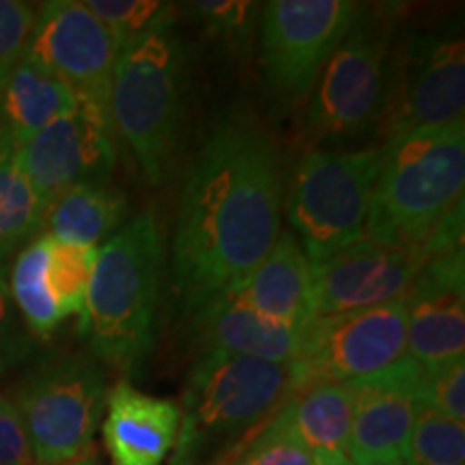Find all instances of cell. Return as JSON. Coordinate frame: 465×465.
Masks as SVG:
<instances>
[{"label":"cell","instance_id":"3957f363","mask_svg":"<svg viewBox=\"0 0 465 465\" xmlns=\"http://www.w3.org/2000/svg\"><path fill=\"white\" fill-rule=\"evenodd\" d=\"M364 235L392 248H422L463 209L465 119L383 143Z\"/></svg>","mask_w":465,"mask_h":465},{"label":"cell","instance_id":"2e32d148","mask_svg":"<svg viewBox=\"0 0 465 465\" xmlns=\"http://www.w3.org/2000/svg\"><path fill=\"white\" fill-rule=\"evenodd\" d=\"M407 356L422 369L465 358L463 248L435 254L424 263L403 298Z\"/></svg>","mask_w":465,"mask_h":465},{"label":"cell","instance_id":"f546056e","mask_svg":"<svg viewBox=\"0 0 465 465\" xmlns=\"http://www.w3.org/2000/svg\"><path fill=\"white\" fill-rule=\"evenodd\" d=\"M422 405L450 420H465V358L424 369Z\"/></svg>","mask_w":465,"mask_h":465},{"label":"cell","instance_id":"4dcf8cb0","mask_svg":"<svg viewBox=\"0 0 465 465\" xmlns=\"http://www.w3.org/2000/svg\"><path fill=\"white\" fill-rule=\"evenodd\" d=\"M37 11L20 0H0V91L22 56L35 28Z\"/></svg>","mask_w":465,"mask_h":465},{"label":"cell","instance_id":"ffe728a7","mask_svg":"<svg viewBox=\"0 0 465 465\" xmlns=\"http://www.w3.org/2000/svg\"><path fill=\"white\" fill-rule=\"evenodd\" d=\"M351 383H312L295 391L274 420L315 459H349Z\"/></svg>","mask_w":465,"mask_h":465},{"label":"cell","instance_id":"7a4b0ae2","mask_svg":"<svg viewBox=\"0 0 465 465\" xmlns=\"http://www.w3.org/2000/svg\"><path fill=\"white\" fill-rule=\"evenodd\" d=\"M164 237L153 209L125 223L97 252L83 334L93 353L121 373H136L153 351Z\"/></svg>","mask_w":465,"mask_h":465},{"label":"cell","instance_id":"277c9868","mask_svg":"<svg viewBox=\"0 0 465 465\" xmlns=\"http://www.w3.org/2000/svg\"><path fill=\"white\" fill-rule=\"evenodd\" d=\"M185 91V52L173 31L171 15L119 50L110 89V119L151 185H160L173 168Z\"/></svg>","mask_w":465,"mask_h":465},{"label":"cell","instance_id":"5bb4252c","mask_svg":"<svg viewBox=\"0 0 465 465\" xmlns=\"http://www.w3.org/2000/svg\"><path fill=\"white\" fill-rule=\"evenodd\" d=\"M429 257L422 248H392L360 237L312 265L315 317L403 300Z\"/></svg>","mask_w":465,"mask_h":465},{"label":"cell","instance_id":"7c38bea8","mask_svg":"<svg viewBox=\"0 0 465 465\" xmlns=\"http://www.w3.org/2000/svg\"><path fill=\"white\" fill-rule=\"evenodd\" d=\"M26 54L56 74L80 104L110 119V89L119 45L106 26L78 0L42 5Z\"/></svg>","mask_w":465,"mask_h":465},{"label":"cell","instance_id":"8d00e7d4","mask_svg":"<svg viewBox=\"0 0 465 465\" xmlns=\"http://www.w3.org/2000/svg\"><path fill=\"white\" fill-rule=\"evenodd\" d=\"M7 138H9L7 132H5L3 125H0V143H5V141H7Z\"/></svg>","mask_w":465,"mask_h":465},{"label":"cell","instance_id":"5b68a950","mask_svg":"<svg viewBox=\"0 0 465 465\" xmlns=\"http://www.w3.org/2000/svg\"><path fill=\"white\" fill-rule=\"evenodd\" d=\"M293 392L291 364L203 351L185 380L171 465H196L224 441L257 431Z\"/></svg>","mask_w":465,"mask_h":465},{"label":"cell","instance_id":"4fadbf2b","mask_svg":"<svg viewBox=\"0 0 465 465\" xmlns=\"http://www.w3.org/2000/svg\"><path fill=\"white\" fill-rule=\"evenodd\" d=\"M45 212L74 185L106 182L114 168L113 125L78 102L15 149Z\"/></svg>","mask_w":465,"mask_h":465},{"label":"cell","instance_id":"f1b7e54d","mask_svg":"<svg viewBox=\"0 0 465 465\" xmlns=\"http://www.w3.org/2000/svg\"><path fill=\"white\" fill-rule=\"evenodd\" d=\"M317 459L274 420L257 429L235 449V455L218 465H315Z\"/></svg>","mask_w":465,"mask_h":465},{"label":"cell","instance_id":"836d02e7","mask_svg":"<svg viewBox=\"0 0 465 465\" xmlns=\"http://www.w3.org/2000/svg\"><path fill=\"white\" fill-rule=\"evenodd\" d=\"M58 465H102V463H100V459H97V450H91L89 455L78 457V459H72V461L58 463Z\"/></svg>","mask_w":465,"mask_h":465},{"label":"cell","instance_id":"ac0fdd59","mask_svg":"<svg viewBox=\"0 0 465 465\" xmlns=\"http://www.w3.org/2000/svg\"><path fill=\"white\" fill-rule=\"evenodd\" d=\"M224 295L295 330L315 319L312 265L291 232H281L257 270Z\"/></svg>","mask_w":465,"mask_h":465},{"label":"cell","instance_id":"1f68e13d","mask_svg":"<svg viewBox=\"0 0 465 465\" xmlns=\"http://www.w3.org/2000/svg\"><path fill=\"white\" fill-rule=\"evenodd\" d=\"M0 465H37L14 401L0 394Z\"/></svg>","mask_w":465,"mask_h":465},{"label":"cell","instance_id":"7402d4cb","mask_svg":"<svg viewBox=\"0 0 465 465\" xmlns=\"http://www.w3.org/2000/svg\"><path fill=\"white\" fill-rule=\"evenodd\" d=\"M127 199L106 182L80 183L67 190L45 212L50 237L75 246H93L127 223Z\"/></svg>","mask_w":465,"mask_h":465},{"label":"cell","instance_id":"9a60e30c","mask_svg":"<svg viewBox=\"0 0 465 465\" xmlns=\"http://www.w3.org/2000/svg\"><path fill=\"white\" fill-rule=\"evenodd\" d=\"M422 381L424 369L410 356L380 373L349 381L353 391L349 461L362 465L403 459L422 407Z\"/></svg>","mask_w":465,"mask_h":465},{"label":"cell","instance_id":"8992f818","mask_svg":"<svg viewBox=\"0 0 465 465\" xmlns=\"http://www.w3.org/2000/svg\"><path fill=\"white\" fill-rule=\"evenodd\" d=\"M383 149H317L293 177L287 216L311 263L364 237Z\"/></svg>","mask_w":465,"mask_h":465},{"label":"cell","instance_id":"9c48e42d","mask_svg":"<svg viewBox=\"0 0 465 465\" xmlns=\"http://www.w3.org/2000/svg\"><path fill=\"white\" fill-rule=\"evenodd\" d=\"M360 9L351 0H272L261 9V72L281 106L308 100Z\"/></svg>","mask_w":465,"mask_h":465},{"label":"cell","instance_id":"484cf974","mask_svg":"<svg viewBox=\"0 0 465 465\" xmlns=\"http://www.w3.org/2000/svg\"><path fill=\"white\" fill-rule=\"evenodd\" d=\"M401 461L403 465H465L463 422L422 405Z\"/></svg>","mask_w":465,"mask_h":465},{"label":"cell","instance_id":"d590c367","mask_svg":"<svg viewBox=\"0 0 465 465\" xmlns=\"http://www.w3.org/2000/svg\"><path fill=\"white\" fill-rule=\"evenodd\" d=\"M349 465H358V463H349ZM362 465H403L401 459H394V461H377V463H362Z\"/></svg>","mask_w":465,"mask_h":465},{"label":"cell","instance_id":"6da1fadb","mask_svg":"<svg viewBox=\"0 0 465 465\" xmlns=\"http://www.w3.org/2000/svg\"><path fill=\"white\" fill-rule=\"evenodd\" d=\"M282 226L276 144L243 114L218 121L190 168L173 242V284L190 308L257 270Z\"/></svg>","mask_w":465,"mask_h":465},{"label":"cell","instance_id":"d6a6232c","mask_svg":"<svg viewBox=\"0 0 465 465\" xmlns=\"http://www.w3.org/2000/svg\"><path fill=\"white\" fill-rule=\"evenodd\" d=\"M11 319V295H9V284L5 281L3 267H0V339L7 332V325Z\"/></svg>","mask_w":465,"mask_h":465},{"label":"cell","instance_id":"30bf717a","mask_svg":"<svg viewBox=\"0 0 465 465\" xmlns=\"http://www.w3.org/2000/svg\"><path fill=\"white\" fill-rule=\"evenodd\" d=\"M407 356L403 300L360 311L322 315L302 328L298 358L291 362L295 391L312 383L369 377Z\"/></svg>","mask_w":465,"mask_h":465},{"label":"cell","instance_id":"603a6c76","mask_svg":"<svg viewBox=\"0 0 465 465\" xmlns=\"http://www.w3.org/2000/svg\"><path fill=\"white\" fill-rule=\"evenodd\" d=\"M44 220L45 209L7 138L0 143V252L42 231Z\"/></svg>","mask_w":465,"mask_h":465},{"label":"cell","instance_id":"e0dca14e","mask_svg":"<svg viewBox=\"0 0 465 465\" xmlns=\"http://www.w3.org/2000/svg\"><path fill=\"white\" fill-rule=\"evenodd\" d=\"M102 422L110 465H164L174 449L182 410L173 399H162L119 381L106 394Z\"/></svg>","mask_w":465,"mask_h":465},{"label":"cell","instance_id":"d4e9b609","mask_svg":"<svg viewBox=\"0 0 465 465\" xmlns=\"http://www.w3.org/2000/svg\"><path fill=\"white\" fill-rule=\"evenodd\" d=\"M50 237V235H48ZM100 248L75 246L63 243L50 237L48 267H45V282L56 302L58 311L65 315H84L86 291H89L93 270L97 263Z\"/></svg>","mask_w":465,"mask_h":465},{"label":"cell","instance_id":"52a82bcc","mask_svg":"<svg viewBox=\"0 0 465 465\" xmlns=\"http://www.w3.org/2000/svg\"><path fill=\"white\" fill-rule=\"evenodd\" d=\"M106 394V375L86 356H61L35 369L14 401L35 463L58 465L95 450Z\"/></svg>","mask_w":465,"mask_h":465},{"label":"cell","instance_id":"ba28073f","mask_svg":"<svg viewBox=\"0 0 465 465\" xmlns=\"http://www.w3.org/2000/svg\"><path fill=\"white\" fill-rule=\"evenodd\" d=\"M392 35V11L358 9L312 91L306 125L312 141L353 136L380 119Z\"/></svg>","mask_w":465,"mask_h":465},{"label":"cell","instance_id":"44dd1931","mask_svg":"<svg viewBox=\"0 0 465 465\" xmlns=\"http://www.w3.org/2000/svg\"><path fill=\"white\" fill-rule=\"evenodd\" d=\"M78 106V97L48 67L25 54L0 91V125L14 147L31 141L50 121Z\"/></svg>","mask_w":465,"mask_h":465},{"label":"cell","instance_id":"e575fe53","mask_svg":"<svg viewBox=\"0 0 465 465\" xmlns=\"http://www.w3.org/2000/svg\"><path fill=\"white\" fill-rule=\"evenodd\" d=\"M349 459H317L315 465H349Z\"/></svg>","mask_w":465,"mask_h":465},{"label":"cell","instance_id":"d6986e66","mask_svg":"<svg viewBox=\"0 0 465 465\" xmlns=\"http://www.w3.org/2000/svg\"><path fill=\"white\" fill-rule=\"evenodd\" d=\"M194 336L205 351L291 364L298 358L302 330L272 322L229 295H220L196 308Z\"/></svg>","mask_w":465,"mask_h":465},{"label":"cell","instance_id":"4316f807","mask_svg":"<svg viewBox=\"0 0 465 465\" xmlns=\"http://www.w3.org/2000/svg\"><path fill=\"white\" fill-rule=\"evenodd\" d=\"M183 7L212 42L235 52L252 37L263 5L246 0H199Z\"/></svg>","mask_w":465,"mask_h":465},{"label":"cell","instance_id":"cb8c5ba5","mask_svg":"<svg viewBox=\"0 0 465 465\" xmlns=\"http://www.w3.org/2000/svg\"><path fill=\"white\" fill-rule=\"evenodd\" d=\"M48 248L50 237H37L22 250L14 263V272H11V293H14L15 304L33 332L39 336H48L65 322V315L58 311L48 282H45Z\"/></svg>","mask_w":465,"mask_h":465},{"label":"cell","instance_id":"8fae6325","mask_svg":"<svg viewBox=\"0 0 465 465\" xmlns=\"http://www.w3.org/2000/svg\"><path fill=\"white\" fill-rule=\"evenodd\" d=\"M397 67L388 72L380 113L383 141L427 127L465 119V48L461 37L431 35L399 52Z\"/></svg>","mask_w":465,"mask_h":465},{"label":"cell","instance_id":"83f0119b","mask_svg":"<svg viewBox=\"0 0 465 465\" xmlns=\"http://www.w3.org/2000/svg\"><path fill=\"white\" fill-rule=\"evenodd\" d=\"M84 7L108 28L119 50L173 15V5L155 0H86Z\"/></svg>","mask_w":465,"mask_h":465}]
</instances>
